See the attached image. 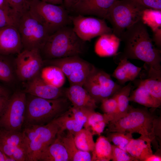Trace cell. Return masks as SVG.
Returning <instances> with one entry per match:
<instances>
[{
	"label": "cell",
	"instance_id": "1",
	"mask_svg": "<svg viewBox=\"0 0 161 161\" xmlns=\"http://www.w3.org/2000/svg\"><path fill=\"white\" fill-rule=\"evenodd\" d=\"M120 38L124 44L120 58L144 62L148 73L161 72V50L155 47L145 25L141 20L127 29Z\"/></svg>",
	"mask_w": 161,
	"mask_h": 161
},
{
	"label": "cell",
	"instance_id": "2",
	"mask_svg": "<svg viewBox=\"0 0 161 161\" xmlns=\"http://www.w3.org/2000/svg\"><path fill=\"white\" fill-rule=\"evenodd\" d=\"M108 126V132L137 133L144 140L151 142L158 134L160 121L146 109L135 108L130 106L124 117L109 122Z\"/></svg>",
	"mask_w": 161,
	"mask_h": 161
},
{
	"label": "cell",
	"instance_id": "3",
	"mask_svg": "<svg viewBox=\"0 0 161 161\" xmlns=\"http://www.w3.org/2000/svg\"><path fill=\"white\" fill-rule=\"evenodd\" d=\"M30 95L27 97L24 124H47L63 114L71 106V103L66 97L49 99Z\"/></svg>",
	"mask_w": 161,
	"mask_h": 161
},
{
	"label": "cell",
	"instance_id": "4",
	"mask_svg": "<svg viewBox=\"0 0 161 161\" xmlns=\"http://www.w3.org/2000/svg\"><path fill=\"white\" fill-rule=\"evenodd\" d=\"M84 42L72 28L66 26L50 35L42 49L50 59L79 56L83 53Z\"/></svg>",
	"mask_w": 161,
	"mask_h": 161
},
{
	"label": "cell",
	"instance_id": "5",
	"mask_svg": "<svg viewBox=\"0 0 161 161\" xmlns=\"http://www.w3.org/2000/svg\"><path fill=\"white\" fill-rule=\"evenodd\" d=\"M24 126L22 132L28 161H38L41 154L56 138L59 128L53 121L42 125Z\"/></svg>",
	"mask_w": 161,
	"mask_h": 161
},
{
	"label": "cell",
	"instance_id": "6",
	"mask_svg": "<svg viewBox=\"0 0 161 161\" xmlns=\"http://www.w3.org/2000/svg\"><path fill=\"white\" fill-rule=\"evenodd\" d=\"M146 8L140 0H117L106 18L112 26L113 33L120 38L127 29L141 20Z\"/></svg>",
	"mask_w": 161,
	"mask_h": 161
},
{
	"label": "cell",
	"instance_id": "7",
	"mask_svg": "<svg viewBox=\"0 0 161 161\" xmlns=\"http://www.w3.org/2000/svg\"><path fill=\"white\" fill-rule=\"evenodd\" d=\"M30 12L45 27L50 35L71 22L64 6L41 0H29Z\"/></svg>",
	"mask_w": 161,
	"mask_h": 161
},
{
	"label": "cell",
	"instance_id": "8",
	"mask_svg": "<svg viewBox=\"0 0 161 161\" xmlns=\"http://www.w3.org/2000/svg\"><path fill=\"white\" fill-rule=\"evenodd\" d=\"M17 28L24 49H42L50 35L44 25L29 10L20 16Z\"/></svg>",
	"mask_w": 161,
	"mask_h": 161
},
{
	"label": "cell",
	"instance_id": "9",
	"mask_svg": "<svg viewBox=\"0 0 161 161\" xmlns=\"http://www.w3.org/2000/svg\"><path fill=\"white\" fill-rule=\"evenodd\" d=\"M83 87L97 103L112 97L122 87L108 74L95 67L88 77Z\"/></svg>",
	"mask_w": 161,
	"mask_h": 161
},
{
	"label": "cell",
	"instance_id": "10",
	"mask_svg": "<svg viewBox=\"0 0 161 161\" xmlns=\"http://www.w3.org/2000/svg\"><path fill=\"white\" fill-rule=\"evenodd\" d=\"M49 61L52 65L57 66L61 70L70 85L83 86L88 77L95 68L79 56L54 59Z\"/></svg>",
	"mask_w": 161,
	"mask_h": 161
},
{
	"label": "cell",
	"instance_id": "11",
	"mask_svg": "<svg viewBox=\"0 0 161 161\" xmlns=\"http://www.w3.org/2000/svg\"><path fill=\"white\" fill-rule=\"evenodd\" d=\"M26 101L25 92L15 93L9 98L5 111L0 117V128L21 131L24 123Z\"/></svg>",
	"mask_w": 161,
	"mask_h": 161
},
{
	"label": "cell",
	"instance_id": "12",
	"mask_svg": "<svg viewBox=\"0 0 161 161\" xmlns=\"http://www.w3.org/2000/svg\"><path fill=\"white\" fill-rule=\"evenodd\" d=\"M70 18L73 30L84 42L98 36L113 33L112 29L107 25L104 19L80 14L70 16Z\"/></svg>",
	"mask_w": 161,
	"mask_h": 161
},
{
	"label": "cell",
	"instance_id": "13",
	"mask_svg": "<svg viewBox=\"0 0 161 161\" xmlns=\"http://www.w3.org/2000/svg\"><path fill=\"white\" fill-rule=\"evenodd\" d=\"M15 62L16 74L22 81L30 80L38 75L43 63L40 50L36 49L21 52Z\"/></svg>",
	"mask_w": 161,
	"mask_h": 161
},
{
	"label": "cell",
	"instance_id": "14",
	"mask_svg": "<svg viewBox=\"0 0 161 161\" xmlns=\"http://www.w3.org/2000/svg\"><path fill=\"white\" fill-rule=\"evenodd\" d=\"M66 89L47 83L38 75L30 80L25 92L38 97L53 99L66 97Z\"/></svg>",
	"mask_w": 161,
	"mask_h": 161
},
{
	"label": "cell",
	"instance_id": "15",
	"mask_svg": "<svg viewBox=\"0 0 161 161\" xmlns=\"http://www.w3.org/2000/svg\"><path fill=\"white\" fill-rule=\"evenodd\" d=\"M52 121L58 126V133L66 130L73 135L83 129L86 123L81 113L72 106Z\"/></svg>",
	"mask_w": 161,
	"mask_h": 161
},
{
	"label": "cell",
	"instance_id": "16",
	"mask_svg": "<svg viewBox=\"0 0 161 161\" xmlns=\"http://www.w3.org/2000/svg\"><path fill=\"white\" fill-rule=\"evenodd\" d=\"M23 47L16 27L9 26L0 29V54L6 55L19 53Z\"/></svg>",
	"mask_w": 161,
	"mask_h": 161
},
{
	"label": "cell",
	"instance_id": "17",
	"mask_svg": "<svg viewBox=\"0 0 161 161\" xmlns=\"http://www.w3.org/2000/svg\"><path fill=\"white\" fill-rule=\"evenodd\" d=\"M117 0H81L74 11L78 14L93 15L106 19L108 12Z\"/></svg>",
	"mask_w": 161,
	"mask_h": 161
},
{
	"label": "cell",
	"instance_id": "18",
	"mask_svg": "<svg viewBox=\"0 0 161 161\" xmlns=\"http://www.w3.org/2000/svg\"><path fill=\"white\" fill-rule=\"evenodd\" d=\"M65 97L74 107L93 110L97 107L95 101L83 86L70 85L66 89Z\"/></svg>",
	"mask_w": 161,
	"mask_h": 161
},
{
	"label": "cell",
	"instance_id": "19",
	"mask_svg": "<svg viewBox=\"0 0 161 161\" xmlns=\"http://www.w3.org/2000/svg\"><path fill=\"white\" fill-rule=\"evenodd\" d=\"M120 38L113 33L100 36L95 47V53L101 57L117 54L120 41Z\"/></svg>",
	"mask_w": 161,
	"mask_h": 161
},
{
	"label": "cell",
	"instance_id": "20",
	"mask_svg": "<svg viewBox=\"0 0 161 161\" xmlns=\"http://www.w3.org/2000/svg\"><path fill=\"white\" fill-rule=\"evenodd\" d=\"M142 68L138 67L128 60L126 58H120L118 65L114 71L112 76L121 84L132 81L138 76Z\"/></svg>",
	"mask_w": 161,
	"mask_h": 161
},
{
	"label": "cell",
	"instance_id": "21",
	"mask_svg": "<svg viewBox=\"0 0 161 161\" xmlns=\"http://www.w3.org/2000/svg\"><path fill=\"white\" fill-rule=\"evenodd\" d=\"M38 161H69L68 154L59 134L41 154Z\"/></svg>",
	"mask_w": 161,
	"mask_h": 161
},
{
	"label": "cell",
	"instance_id": "22",
	"mask_svg": "<svg viewBox=\"0 0 161 161\" xmlns=\"http://www.w3.org/2000/svg\"><path fill=\"white\" fill-rule=\"evenodd\" d=\"M151 143L140 137L137 139L132 138L126 147V151L137 161H145L153 154Z\"/></svg>",
	"mask_w": 161,
	"mask_h": 161
},
{
	"label": "cell",
	"instance_id": "23",
	"mask_svg": "<svg viewBox=\"0 0 161 161\" xmlns=\"http://www.w3.org/2000/svg\"><path fill=\"white\" fill-rule=\"evenodd\" d=\"M68 154L69 161H91L92 155L90 152L79 150L74 140L73 135L68 131L66 135L58 134Z\"/></svg>",
	"mask_w": 161,
	"mask_h": 161
},
{
	"label": "cell",
	"instance_id": "24",
	"mask_svg": "<svg viewBox=\"0 0 161 161\" xmlns=\"http://www.w3.org/2000/svg\"><path fill=\"white\" fill-rule=\"evenodd\" d=\"M112 145L107 138L100 135L95 143L92 152V161H109L111 160Z\"/></svg>",
	"mask_w": 161,
	"mask_h": 161
},
{
	"label": "cell",
	"instance_id": "25",
	"mask_svg": "<svg viewBox=\"0 0 161 161\" xmlns=\"http://www.w3.org/2000/svg\"><path fill=\"white\" fill-rule=\"evenodd\" d=\"M40 76L47 83L59 88L62 87L65 81V76L62 71L54 65L43 68L41 70Z\"/></svg>",
	"mask_w": 161,
	"mask_h": 161
},
{
	"label": "cell",
	"instance_id": "26",
	"mask_svg": "<svg viewBox=\"0 0 161 161\" xmlns=\"http://www.w3.org/2000/svg\"><path fill=\"white\" fill-rule=\"evenodd\" d=\"M132 87L130 82L126 86L122 87L116 93L118 103L117 110L111 122L116 121L127 114L130 106L129 98Z\"/></svg>",
	"mask_w": 161,
	"mask_h": 161
},
{
	"label": "cell",
	"instance_id": "27",
	"mask_svg": "<svg viewBox=\"0 0 161 161\" xmlns=\"http://www.w3.org/2000/svg\"><path fill=\"white\" fill-rule=\"evenodd\" d=\"M129 99V101L137 103L146 107L157 108L153 97L143 86L140 84L136 89L131 91Z\"/></svg>",
	"mask_w": 161,
	"mask_h": 161
},
{
	"label": "cell",
	"instance_id": "28",
	"mask_svg": "<svg viewBox=\"0 0 161 161\" xmlns=\"http://www.w3.org/2000/svg\"><path fill=\"white\" fill-rule=\"evenodd\" d=\"M139 84L144 86L154 99L157 107L161 104V76H148L141 80Z\"/></svg>",
	"mask_w": 161,
	"mask_h": 161
},
{
	"label": "cell",
	"instance_id": "29",
	"mask_svg": "<svg viewBox=\"0 0 161 161\" xmlns=\"http://www.w3.org/2000/svg\"><path fill=\"white\" fill-rule=\"evenodd\" d=\"M73 137L75 144L79 150L90 152L93 151L95 142L89 130L83 128L75 133Z\"/></svg>",
	"mask_w": 161,
	"mask_h": 161
},
{
	"label": "cell",
	"instance_id": "30",
	"mask_svg": "<svg viewBox=\"0 0 161 161\" xmlns=\"http://www.w3.org/2000/svg\"><path fill=\"white\" fill-rule=\"evenodd\" d=\"M0 142L15 147L26 148L22 131H10L0 128Z\"/></svg>",
	"mask_w": 161,
	"mask_h": 161
},
{
	"label": "cell",
	"instance_id": "31",
	"mask_svg": "<svg viewBox=\"0 0 161 161\" xmlns=\"http://www.w3.org/2000/svg\"><path fill=\"white\" fill-rule=\"evenodd\" d=\"M141 21L154 32L161 28V11L146 8L143 12Z\"/></svg>",
	"mask_w": 161,
	"mask_h": 161
},
{
	"label": "cell",
	"instance_id": "32",
	"mask_svg": "<svg viewBox=\"0 0 161 161\" xmlns=\"http://www.w3.org/2000/svg\"><path fill=\"white\" fill-rule=\"evenodd\" d=\"M106 137L114 145L126 151V147L133 138L131 134L119 132H108Z\"/></svg>",
	"mask_w": 161,
	"mask_h": 161
},
{
	"label": "cell",
	"instance_id": "33",
	"mask_svg": "<svg viewBox=\"0 0 161 161\" xmlns=\"http://www.w3.org/2000/svg\"><path fill=\"white\" fill-rule=\"evenodd\" d=\"M102 111L107 115L111 121L117 110L118 103L116 93L112 96L103 99L101 102Z\"/></svg>",
	"mask_w": 161,
	"mask_h": 161
},
{
	"label": "cell",
	"instance_id": "34",
	"mask_svg": "<svg viewBox=\"0 0 161 161\" xmlns=\"http://www.w3.org/2000/svg\"><path fill=\"white\" fill-rule=\"evenodd\" d=\"M21 16L0 8V29L11 26L17 27Z\"/></svg>",
	"mask_w": 161,
	"mask_h": 161
},
{
	"label": "cell",
	"instance_id": "35",
	"mask_svg": "<svg viewBox=\"0 0 161 161\" xmlns=\"http://www.w3.org/2000/svg\"><path fill=\"white\" fill-rule=\"evenodd\" d=\"M13 78V72L10 66L6 60L0 57V80L9 82Z\"/></svg>",
	"mask_w": 161,
	"mask_h": 161
},
{
	"label": "cell",
	"instance_id": "36",
	"mask_svg": "<svg viewBox=\"0 0 161 161\" xmlns=\"http://www.w3.org/2000/svg\"><path fill=\"white\" fill-rule=\"evenodd\" d=\"M112 159L113 161H137L127 152L112 145Z\"/></svg>",
	"mask_w": 161,
	"mask_h": 161
},
{
	"label": "cell",
	"instance_id": "37",
	"mask_svg": "<svg viewBox=\"0 0 161 161\" xmlns=\"http://www.w3.org/2000/svg\"><path fill=\"white\" fill-rule=\"evenodd\" d=\"M7 1L12 9L21 16L29 10V0H7Z\"/></svg>",
	"mask_w": 161,
	"mask_h": 161
},
{
	"label": "cell",
	"instance_id": "38",
	"mask_svg": "<svg viewBox=\"0 0 161 161\" xmlns=\"http://www.w3.org/2000/svg\"><path fill=\"white\" fill-rule=\"evenodd\" d=\"M102 121H106L109 123L110 121L109 118L106 114H101L93 110L90 113L83 127L84 128L87 129L92 124Z\"/></svg>",
	"mask_w": 161,
	"mask_h": 161
},
{
	"label": "cell",
	"instance_id": "39",
	"mask_svg": "<svg viewBox=\"0 0 161 161\" xmlns=\"http://www.w3.org/2000/svg\"><path fill=\"white\" fill-rule=\"evenodd\" d=\"M109 122L106 121H102L95 122L91 124L87 129L89 130L92 135H100L103 132L105 127Z\"/></svg>",
	"mask_w": 161,
	"mask_h": 161
},
{
	"label": "cell",
	"instance_id": "40",
	"mask_svg": "<svg viewBox=\"0 0 161 161\" xmlns=\"http://www.w3.org/2000/svg\"><path fill=\"white\" fill-rule=\"evenodd\" d=\"M147 8L161 11V0H140Z\"/></svg>",
	"mask_w": 161,
	"mask_h": 161
},
{
	"label": "cell",
	"instance_id": "41",
	"mask_svg": "<svg viewBox=\"0 0 161 161\" xmlns=\"http://www.w3.org/2000/svg\"><path fill=\"white\" fill-rule=\"evenodd\" d=\"M81 0H63L64 8L68 11H74L77 5Z\"/></svg>",
	"mask_w": 161,
	"mask_h": 161
},
{
	"label": "cell",
	"instance_id": "42",
	"mask_svg": "<svg viewBox=\"0 0 161 161\" xmlns=\"http://www.w3.org/2000/svg\"><path fill=\"white\" fill-rule=\"evenodd\" d=\"M153 37L152 38L153 42L157 48L160 49L161 47V28H159L155 31L153 32Z\"/></svg>",
	"mask_w": 161,
	"mask_h": 161
},
{
	"label": "cell",
	"instance_id": "43",
	"mask_svg": "<svg viewBox=\"0 0 161 161\" xmlns=\"http://www.w3.org/2000/svg\"><path fill=\"white\" fill-rule=\"evenodd\" d=\"M9 98L8 96L0 95V117L5 111Z\"/></svg>",
	"mask_w": 161,
	"mask_h": 161
},
{
	"label": "cell",
	"instance_id": "44",
	"mask_svg": "<svg viewBox=\"0 0 161 161\" xmlns=\"http://www.w3.org/2000/svg\"><path fill=\"white\" fill-rule=\"evenodd\" d=\"M0 8L10 13L19 15L12 9L7 0H0Z\"/></svg>",
	"mask_w": 161,
	"mask_h": 161
},
{
	"label": "cell",
	"instance_id": "45",
	"mask_svg": "<svg viewBox=\"0 0 161 161\" xmlns=\"http://www.w3.org/2000/svg\"><path fill=\"white\" fill-rule=\"evenodd\" d=\"M161 161V157L160 156L153 154L151 155L145 160V161Z\"/></svg>",
	"mask_w": 161,
	"mask_h": 161
},
{
	"label": "cell",
	"instance_id": "46",
	"mask_svg": "<svg viewBox=\"0 0 161 161\" xmlns=\"http://www.w3.org/2000/svg\"><path fill=\"white\" fill-rule=\"evenodd\" d=\"M0 161H14L6 155L0 149Z\"/></svg>",
	"mask_w": 161,
	"mask_h": 161
},
{
	"label": "cell",
	"instance_id": "47",
	"mask_svg": "<svg viewBox=\"0 0 161 161\" xmlns=\"http://www.w3.org/2000/svg\"><path fill=\"white\" fill-rule=\"evenodd\" d=\"M43 1L55 5L63 4V0H41Z\"/></svg>",
	"mask_w": 161,
	"mask_h": 161
},
{
	"label": "cell",
	"instance_id": "48",
	"mask_svg": "<svg viewBox=\"0 0 161 161\" xmlns=\"http://www.w3.org/2000/svg\"><path fill=\"white\" fill-rule=\"evenodd\" d=\"M0 95L8 96V93L7 90L1 85H0Z\"/></svg>",
	"mask_w": 161,
	"mask_h": 161
}]
</instances>
